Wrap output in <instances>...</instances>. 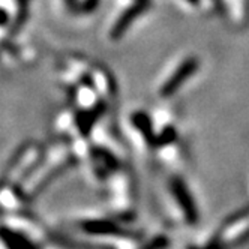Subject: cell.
Listing matches in <instances>:
<instances>
[{
  "instance_id": "cell-6",
  "label": "cell",
  "mask_w": 249,
  "mask_h": 249,
  "mask_svg": "<svg viewBox=\"0 0 249 249\" xmlns=\"http://www.w3.org/2000/svg\"><path fill=\"white\" fill-rule=\"evenodd\" d=\"M188 249H227L225 243L221 240V234L213 237L206 246H189Z\"/></svg>"
},
{
  "instance_id": "cell-1",
  "label": "cell",
  "mask_w": 249,
  "mask_h": 249,
  "mask_svg": "<svg viewBox=\"0 0 249 249\" xmlns=\"http://www.w3.org/2000/svg\"><path fill=\"white\" fill-rule=\"evenodd\" d=\"M80 230L90 236H110V237H122V239H138L140 234L137 231H131L124 228L119 221L99 218V219H86L78 224Z\"/></svg>"
},
{
  "instance_id": "cell-2",
  "label": "cell",
  "mask_w": 249,
  "mask_h": 249,
  "mask_svg": "<svg viewBox=\"0 0 249 249\" xmlns=\"http://www.w3.org/2000/svg\"><path fill=\"white\" fill-rule=\"evenodd\" d=\"M170 188H171L173 198L177 203V206H179L185 221L189 225H195L200 219V212H198L197 203H195L186 183L182 179H179V177H176V179L171 180Z\"/></svg>"
},
{
  "instance_id": "cell-3",
  "label": "cell",
  "mask_w": 249,
  "mask_h": 249,
  "mask_svg": "<svg viewBox=\"0 0 249 249\" xmlns=\"http://www.w3.org/2000/svg\"><path fill=\"white\" fill-rule=\"evenodd\" d=\"M0 237H2V243L6 249H39L29 236L23 234L21 231L9 228L8 225L2 227Z\"/></svg>"
},
{
  "instance_id": "cell-5",
  "label": "cell",
  "mask_w": 249,
  "mask_h": 249,
  "mask_svg": "<svg viewBox=\"0 0 249 249\" xmlns=\"http://www.w3.org/2000/svg\"><path fill=\"white\" fill-rule=\"evenodd\" d=\"M170 243L171 242L165 234H158L152 237L147 243H144V246H141L140 249H168Z\"/></svg>"
},
{
  "instance_id": "cell-4",
  "label": "cell",
  "mask_w": 249,
  "mask_h": 249,
  "mask_svg": "<svg viewBox=\"0 0 249 249\" xmlns=\"http://www.w3.org/2000/svg\"><path fill=\"white\" fill-rule=\"evenodd\" d=\"M53 240L54 243H57L62 248L66 249H107L101 245H92V243H84V242H75L69 237H62L60 234H54L53 236Z\"/></svg>"
}]
</instances>
